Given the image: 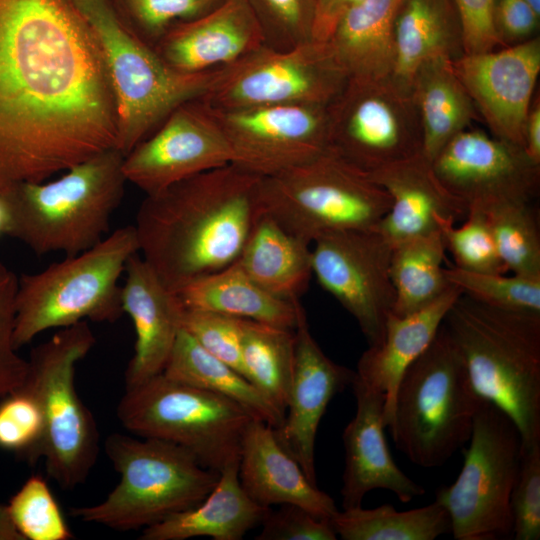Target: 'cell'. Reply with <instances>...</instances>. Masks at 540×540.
<instances>
[{
  "instance_id": "6da1fadb",
  "label": "cell",
  "mask_w": 540,
  "mask_h": 540,
  "mask_svg": "<svg viewBox=\"0 0 540 540\" xmlns=\"http://www.w3.org/2000/svg\"><path fill=\"white\" fill-rule=\"evenodd\" d=\"M102 52L73 0H0V194L116 148Z\"/></svg>"
},
{
  "instance_id": "7a4b0ae2",
  "label": "cell",
  "mask_w": 540,
  "mask_h": 540,
  "mask_svg": "<svg viewBox=\"0 0 540 540\" xmlns=\"http://www.w3.org/2000/svg\"><path fill=\"white\" fill-rule=\"evenodd\" d=\"M261 178L230 163L146 195L134 225L139 252L167 288L237 261L259 214Z\"/></svg>"
},
{
  "instance_id": "3957f363",
  "label": "cell",
  "mask_w": 540,
  "mask_h": 540,
  "mask_svg": "<svg viewBox=\"0 0 540 540\" xmlns=\"http://www.w3.org/2000/svg\"><path fill=\"white\" fill-rule=\"evenodd\" d=\"M443 325L478 395L513 420L522 447L540 442V313L495 308L462 294Z\"/></svg>"
},
{
  "instance_id": "277c9868",
  "label": "cell",
  "mask_w": 540,
  "mask_h": 540,
  "mask_svg": "<svg viewBox=\"0 0 540 540\" xmlns=\"http://www.w3.org/2000/svg\"><path fill=\"white\" fill-rule=\"evenodd\" d=\"M124 155L103 151L49 182H27L5 194L11 215L8 236L37 255L72 256L106 237L127 182Z\"/></svg>"
},
{
  "instance_id": "5b68a950",
  "label": "cell",
  "mask_w": 540,
  "mask_h": 540,
  "mask_svg": "<svg viewBox=\"0 0 540 540\" xmlns=\"http://www.w3.org/2000/svg\"><path fill=\"white\" fill-rule=\"evenodd\" d=\"M481 400L442 323L399 382L388 428L397 450L423 468L443 465L469 441Z\"/></svg>"
},
{
  "instance_id": "8992f818",
  "label": "cell",
  "mask_w": 540,
  "mask_h": 540,
  "mask_svg": "<svg viewBox=\"0 0 540 540\" xmlns=\"http://www.w3.org/2000/svg\"><path fill=\"white\" fill-rule=\"evenodd\" d=\"M104 449L119 483L103 501L71 514L114 530L144 529L198 505L220 476L187 449L158 438L113 433Z\"/></svg>"
},
{
  "instance_id": "52a82bcc",
  "label": "cell",
  "mask_w": 540,
  "mask_h": 540,
  "mask_svg": "<svg viewBox=\"0 0 540 540\" xmlns=\"http://www.w3.org/2000/svg\"><path fill=\"white\" fill-rule=\"evenodd\" d=\"M139 253L134 225L121 227L95 246L50 264L18 281L14 346L40 333L81 321L114 322L123 314L118 281L128 259Z\"/></svg>"
},
{
  "instance_id": "ba28073f",
  "label": "cell",
  "mask_w": 540,
  "mask_h": 540,
  "mask_svg": "<svg viewBox=\"0 0 540 540\" xmlns=\"http://www.w3.org/2000/svg\"><path fill=\"white\" fill-rule=\"evenodd\" d=\"M98 40L117 112L116 149L124 157L180 104L203 96L217 71L184 74L118 17L110 0H73Z\"/></svg>"
},
{
  "instance_id": "9c48e42d",
  "label": "cell",
  "mask_w": 540,
  "mask_h": 540,
  "mask_svg": "<svg viewBox=\"0 0 540 540\" xmlns=\"http://www.w3.org/2000/svg\"><path fill=\"white\" fill-rule=\"evenodd\" d=\"M259 213L312 244L336 231L375 228L391 199L370 173L332 148L278 174L262 177Z\"/></svg>"
},
{
  "instance_id": "30bf717a",
  "label": "cell",
  "mask_w": 540,
  "mask_h": 540,
  "mask_svg": "<svg viewBox=\"0 0 540 540\" xmlns=\"http://www.w3.org/2000/svg\"><path fill=\"white\" fill-rule=\"evenodd\" d=\"M95 342L86 320L61 328L32 350L22 385L42 411L41 458L47 474L66 490L84 483L99 450L96 422L75 386L76 365Z\"/></svg>"
},
{
  "instance_id": "8fae6325",
  "label": "cell",
  "mask_w": 540,
  "mask_h": 540,
  "mask_svg": "<svg viewBox=\"0 0 540 540\" xmlns=\"http://www.w3.org/2000/svg\"><path fill=\"white\" fill-rule=\"evenodd\" d=\"M117 417L131 433L177 444L219 473L239 461L245 433L255 419L224 396L162 373L126 388Z\"/></svg>"
},
{
  "instance_id": "7c38bea8",
  "label": "cell",
  "mask_w": 540,
  "mask_h": 540,
  "mask_svg": "<svg viewBox=\"0 0 540 540\" xmlns=\"http://www.w3.org/2000/svg\"><path fill=\"white\" fill-rule=\"evenodd\" d=\"M462 469L435 500L449 513L456 540L512 538L510 497L517 478L522 439L513 420L483 399L475 414Z\"/></svg>"
},
{
  "instance_id": "4fadbf2b",
  "label": "cell",
  "mask_w": 540,
  "mask_h": 540,
  "mask_svg": "<svg viewBox=\"0 0 540 540\" xmlns=\"http://www.w3.org/2000/svg\"><path fill=\"white\" fill-rule=\"evenodd\" d=\"M347 77L326 42L287 50L263 45L217 71L201 98L214 109L278 104H330Z\"/></svg>"
},
{
  "instance_id": "5bb4252c",
  "label": "cell",
  "mask_w": 540,
  "mask_h": 540,
  "mask_svg": "<svg viewBox=\"0 0 540 540\" xmlns=\"http://www.w3.org/2000/svg\"><path fill=\"white\" fill-rule=\"evenodd\" d=\"M329 147L372 173L422 153V128L412 92L391 77L348 80L328 105Z\"/></svg>"
},
{
  "instance_id": "9a60e30c",
  "label": "cell",
  "mask_w": 540,
  "mask_h": 540,
  "mask_svg": "<svg viewBox=\"0 0 540 540\" xmlns=\"http://www.w3.org/2000/svg\"><path fill=\"white\" fill-rule=\"evenodd\" d=\"M391 243L375 228L323 234L311 245L320 286L356 320L368 346H377L393 311Z\"/></svg>"
},
{
  "instance_id": "2e32d148",
  "label": "cell",
  "mask_w": 540,
  "mask_h": 540,
  "mask_svg": "<svg viewBox=\"0 0 540 540\" xmlns=\"http://www.w3.org/2000/svg\"><path fill=\"white\" fill-rule=\"evenodd\" d=\"M328 105L211 109L230 145L232 163L268 177L300 165L329 148Z\"/></svg>"
},
{
  "instance_id": "e0dca14e",
  "label": "cell",
  "mask_w": 540,
  "mask_h": 540,
  "mask_svg": "<svg viewBox=\"0 0 540 540\" xmlns=\"http://www.w3.org/2000/svg\"><path fill=\"white\" fill-rule=\"evenodd\" d=\"M233 155L211 107L201 98L177 106L123 160L127 182L146 195L232 163Z\"/></svg>"
},
{
  "instance_id": "ac0fdd59",
  "label": "cell",
  "mask_w": 540,
  "mask_h": 540,
  "mask_svg": "<svg viewBox=\"0 0 540 540\" xmlns=\"http://www.w3.org/2000/svg\"><path fill=\"white\" fill-rule=\"evenodd\" d=\"M445 189L467 209L531 202L539 186L540 165L525 151L483 131L465 129L431 161Z\"/></svg>"
},
{
  "instance_id": "d6986e66",
  "label": "cell",
  "mask_w": 540,
  "mask_h": 540,
  "mask_svg": "<svg viewBox=\"0 0 540 540\" xmlns=\"http://www.w3.org/2000/svg\"><path fill=\"white\" fill-rule=\"evenodd\" d=\"M454 71L493 136L525 147V129L540 72L537 37L501 50L463 54Z\"/></svg>"
},
{
  "instance_id": "ffe728a7",
  "label": "cell",
  "mask_w": 540,
  "mask_h": 540,
  "mask_svg": "<svg viewBox=\"0 0 540 540\" xmlns=\"http://www.w3.org/2000/svg\"><path fill=\"white\" fill-rule=\"evenodd\" d=\"M355 371L332 361L313 337L304 309L295 328L294 371L282 425L274 429L279 444L316 483L315 441L332 398L351 385Z\"/></svg>"
},
{
  "instance_id": "44dd1931",
  "label": "cell",
  "mask_w": 540,
  "mask_h": 540,
  "mask_svg": "<svg viewBox=\"0 0 540 540\" xmlns=\"http://www.w3.org/2000/svg\"><path fill=\"white\" fill-rule=\"evenodd\" d=\"M356 412L343 431L345 467L342 476L343 509L362 506L365 495L388 490L408 503L425 494V488L408 477L393 460L384 434L383 391L355 372L351 383Z\"/></svg>"
},
{
  "instance_id": "7402d4cb",
  "label": "cell",
  "mask_w": 540,
  "mask_h": 540,
  "mask_svg": "<svg viewBox=\"0 0 540 540\" xmlns=\"http://www.w3.org/2000/svg\"><path fill=\"white\" fill-rule=\"evenodd\" d=\"M263 45L248 0H223L206 14L171 27L153 49L175 71L199 74L227 67Z\"/></svg>"
},
{
  "instance_id": "603a6c76",
  "label": "cell",
  "mask_w": 540,
  "mask_h": 540,
  "mask_svg": "<svg viewBox=\"0 0 540 540\" xmlns=\"http://www.w3.org/2000/svg\"><path fill=\"white\" fill-rule=\"evenodd\" d=\"M124 271L122 310L136 333L134 355L125 372L129 388L163 372L182 329L185 308L138 253L128 259Z\"/></svg>"
},
{
  "instance_id": "cb8c5ba5",
  "label": "cell",
  "mask_w": 540,
  "mask_h": 540,
  "mask_svg": "<svg viewBox=\"0 0 540 540\" xmlns=\"http://www.w3.org/2000/svg\"><path fill=\"white\" fill-rule=\"evenodd\" d=\"M370 175L391 199L388 212L375 227L391 245L437 230L436 216L455 221L467 216L466 205L445 189L422 153Z\"/></svg>"
},
{
  "instance_id": "d4e9b609",
  "label": "cell",
  "mask_w": 540,
  "mask_h": 540,
  "mask_svg": "<svg viewBox=\"0 0 540 540\" xmlns=\"http://www.w3.org/2000/svg\"><path fill=\"white\" fill-rule=\"evenodd\" d=\"M239 479L245 492L267 508L293 504L330 519L338 511L331 496L312 483L279 444L274 428L258 419L251 421L242 442Z\"/></svg>"
},
{
  "instance_id": "484cf974",
  "label": "cell",
  "mask_w": 540,
  "mask_h": 540,
  "mask_svg": "<svg viewBox=\"0 0 540 540\" xmlns=\"http://www.w3.org/2000/svg\"><path fill=\"white\" fill-rule=\"evenodd\" d=\"M461 295V290L451 285L443 295L423 309L405 316L390 313L381 343L368 346L360 356L355 371L357 376L385 394L386 428L392 424L394 399L404 372L430 345L447 312Z\"/></svg>"
},
{
  "instance_id": "4316f807",
  "label": "cell",
  "mask_w": 540,
  "mask_h": 540,
  "mask_svg": "<svg viewBox=\"0 0 540 540\" xmlns=\"http://www.w3.org/2000/svg\"><path fill=\"white\" fill-rule=\"evenodd\" d=\"M269 511L245 492L239 479V461H234L221 470L218 482L203 501L144 528L140 539L186 540L206 536L214 540H240L260 525Z\"/></svg>"
},
{
  "instance_id": "83f0119b",
  "label": "cell",
  "mask_w": 540,
  "mask_h": 540,
  "mask_svg": "<svg viewBox=\"0 0 540 540\" xmlns=\"http://www.w3.org/2000/svg\"><path fill=\"white\" fill-rule=\"evenodd\" d=\"M402 0H362L335 23L326 42L347 80L391 77L394 25Z\"/></svg>"
},
{
  "instance_id": "f1b7e54d",
  "label": "cell",
  "mask_w": 540,
  "mask_h": 540,
  "mask_svg": "<svg viewBox=\"0 0 540 540\" xmlns=\"http://www.w3.org/2000/svg\"><path fill=\"white\" fill-rule=\"evenodd\" d=\"M464 54L461 25L452 0H402L394 25L391 78L411 91L417 70L426 62Z\"/></svg>"
},
{
  "instance_id": "f546056e",
  "label": "cell",
  "mask_w": 540,
  "mask_h": 540,
  "mask_svg": "<svg viewBox=\"0 0 540 540\" xmlns=\"http://www.w3.org/2000/svg\"><path fill=\"white\" fill-rule=\"evenodd\" d=\"M185 309L204 310L295 330L299 300L276 297L233 264L198 277L175 291Z\"/></svg>"
},
{
  "instance_id": "4dcf8cb0",
  "label": "cell",
  "mask_w": 540,
  "mask_h": 540,
  "mask_svg": "<svg viewBox=\"0 0 540 540\" xmlns=\"http://www.w3.org/2000/svg\"><path fill=\"white\" fill-rule=\"evenodd\" d=\"M311 245L259 213L237 263L270 294L297 301L313 276Z\"/></svg>"
},
{
  "instance_id": "1f68e13d",
  "label": "cell",
  "mask_w": 540,
  "mask_h": 540,
  "mask_svg": "<svg viewBox=\"0 0 540 540\" xmlns=\"http://www.w3.org/2000/svg\"><path fill=\"white\" fill-rule=\"evenodd\" d=\"M411 92L422 128V154L432 161L458 133L476 118L475 106L457 77L453 61L437 58L415 73Z\"/></svg>"
},
{
  "instance_id": "d6a6232c",
  "label": "cell",
  "mask_w": 540,
  "mask_h": 540,
  "mask_svg": "<svg viewBox=\"0 0 540 540\" xmlns=\"http://www.w3.org/2000/svg\"><path fill=\"white\" fill-rule=\"evenodd\" d=\"M166 377L224 396L252 417L278 428L285 414L233 367L203 349L183 328L162 372Z\"/></svg>"
},
{
  "instance_id": "836d02e7",
  "label": "cell",
  "mask_w": 540,
  "mask_h": 540,
  "mask_svg": "<svg viewBox=\"0 0 540 540\" xmlns=\"http://www.w3.org/2000/svg\"><path fill=\"white\" fill-rule=\"evenodd\" d=\"M446 247L439 229L392 245V313L405 316L432 304L451 286L445 276Z\"/></svg>"
},
{
  "instance_id": "e575fe53",
  "label": "cell",
  "mask_w": 540,
  "mask_h": 540,
  "mask_svg": "<svg viewBox=\"0 0 540 540\" xmlns=\"http://www.w3.org/2000/svg\"><path fill=\"white\" fill-rule=\"evenodd\" d=\"M331 522L343 540H434L451 532L449 513L436 500L402 512L390 504L338 510Z\"/></svg>"
},
{
  "instance_id": "d590c367",
  "label": "cell",
  "mask_w": 540,
  "mask_h": 540,
  "mask_svg": "<svg viewBox=\"0 0 540 540\" xmlns=\"http://www.w3.org/2000/svg\"><path fill=\"white\" fill-rule=\"evenodd\" d=\"M295 361V330L244 319V376L285 414Z\"/></svg>"
},
{
  "instance_id": "8d00e7d4",
  "label": "cell",
  "mask_w": 540,
  "mask_h": 540,
  "mask_svg": "<svg viewBox=\"0 0 540 540\" xmlns=\"http://www.w3.org/2000/svg\"><path fill=\"white\" fill-rule=\"evenodd\" d=\"M480 210L507 271L540 279V234L531 202H502Z\"/></svg>"
},
{
  "instance_id": "74e56055",
  "label": "cell",
  "mask_w": 540,
  "mask_h": 540,
  "mask_svg": "<svg viewBox=\"0 0 540 540\" xmlns=\"http://www.w3.org/2000/svg\"><path fill=\"white\" fill-rule=\"evenodd\" d=\"M448 282L462 294L485 305L512 311L540 313V279L512 274L466 271L454 265L446 268Z\"/></svg>"
},
{
  "instance_id": "f35d334b",
  "label": "cell",
  "mask_w": 540,
  "mask_h": 540,
  "mask_svg": "<svg viewBox=\"0 0 540 540\" xmlns=\"http://www.w3.org/2000/svg\"><path fill=\"white\" fill-rule=\"evenodd\" d=\"M6 506L24 540L74 538L51 489L39 475L29 477Z\"/></svg>"
},
{
  "instance_id": "ab89813d",
  "label": "cell",
  "mask_w": 540,
  "mask_h": 540,
  "mask_svg": "<svg viewBox=\"0 0 540 540\" xmlns=\"http://www.w3.org/2000/svg\"><path fill=\"white\" fill-rule=\"evenodd\" d=\"M455 222L452 218L436 216L437 227L455 267L472 272H508L482 210L471 208L461 225L457 226Z\"/></svg>"
},
{
  "instance_id": "60d3db41",
  "label": "cell",
  "mask_w": 540,
  "mask_h": 540,
  "mask_svg": "<svg viewBox=\"0 0 540 540\" xmlns=\"http://www.w3.org/2000/svg\"><path fill=\"white\" fill-rule=\"evenodd\" d=\"M223 0H110L121 21L154 46L174 25L196 19Z\"/></svg>"
},
{
  "instance_id": "b9f144b4",
  "label": "cell",
  "mask_w": 540,
  "mask_h": 540,
  "mask_svg": "<svg viewBox=\"0 0 540 540\" xmlns=\"http://www.w3.org/2000/svg\"><path fill=\"white\" fill-rule=\"evenodd\" d=\"M44 422L36 397L26 387L4 396L0 402V448L29 463L41 458Z\"/></svg>"
},
{
  "instance_id": "7bdbcfd3",
  "label": "cell",
  "mask_w": 540,
  "mask_h": 540,
  "mask_svg": "<svg viewBox=\"0 0 540 540\" xmlns=\"http://www.w3.org/2000/svg\"><path fill=\"white\" fill-rule=\"evenodd\" d=\"M265 45L287 50L313 40L315 0H248Z\"/></svg>"
},
{
  "instance_id": "ee69618b",
  "label": "cell",
  "mask_w": 540,
  "mask_h": 540,
  "mask_svg": "<svg viewBox=\"0 0 540 540\" xmlns=\"http://www.w3.org/2000/svg\"><path fill=\"white\" fill-rule=\"evenodd\" d=\"M244 319L221 313L185 309L182 328L208 353L244 376L242 337Z\"/></svg>"
},
{
  "instance_id": "f6af8a7d",
  "label": "cell",
  "mask_w": 540,
  "mask_h": 540,
  "mask_svg": "<svg viewBox=\"0 0 540 540\" xmlns=\"http://www.w3.org/2000/svg\"><path fill=\"white\" fill-rule=\"evenodd\" d=\"M512 538L540 539V442L522 447L520 466L510 497Z\"/></svg>"
},
{
  "instance_id": "bcb514c9",
  "label": "cell",
  "mask_w": 540,
  "mask_h": 540,
  "mask_svg": "<svg viewBox=\"0 0 540 540\" xmlns=\"http://www.w3.org/2000/svg\"><path fill=\"white\" fill-rule=\"evenodd\" d=\"M18 281L0 261V396L20 388L28 372V361L18 354L13 341Z\"/></svg>"
},
{
  "instance_id": "7dc6e473",
  "label": "cell",
  "mask_w": 540,
  "mask_h": 540,
  "mask_svg": "<svg viewBox=\"0 0 540 540\" xmlns=\"http://www.w3.org/2000/svg\"><path fill=\"white\" fill-rule=\"evenodd\" d=\"M267 514L256 540H336L330 518L315 516L293 504H283Z\"/></svg>"
},
{
  "instance_id": "c3c4849f",
  "label": "cell",
  "mask_w": 540,
  "mask_h": 540,
  "mask_svg": "<svg viewBox=\"0 0 540 540\" xmlns=\"http://www.w3.org/2000/svg\"><path fill=\"white\" fill-rule=\"evenodd\" d=\"M457 11L464 54L483 53L502 45L494 25L495 0H452Z\"/></svg>"
},
{
  "instance_id": "681fc988",
  "label": "cell",
  "mask_w": 540,
  "mask_h": 540,
  "mask_svg": "<svg viewBox=\"0 0 540 540\" xmlns=\"http://www.w3.org/2000/svg\"><path fill=\"white\" fill-rule=\"evenodd\" d=\"M539 16L526 0H495L494 25L501 44L527 40L537 29Z\"/></svg>"
},
{
  "instance_id": "f907efd6",
  "label": "cell",
  "mask_w": 540,
  "mask_h": 540,
  "mask_svg": "<svg viewBox=\"0 0 540 540\" xmlns=\"http://www.w3.org/2000/svg\"><path fill=\"white\" fill-rule=\"evenodd\" d=\"M362 0H315L313 40L324 42L339 17Z\"/></svg>"
},
{
  "instance_id": "816d5d0a",
  "label": "cell",
  "mask_w": 540,
  "mask_h": 540,
  "mask_svg": "<svg viewBox=\"0 0 540 540\" xmlns=\"http://www.w3.org/2000/svg\"><path fill=\"white\" fill-rule=\"evenodd\" d=\"M524 151L528 158L540 165V105L539 99L530 107L525 129Z\"/></svg>"
},
{
  "instance_id": "f5cc1de1",
  "label": "cell",
  "mask_w": 540,
  "mask_h": 540,
  "mask_svg": "<svg viewBox=\"0 0 540 540\" xmlns=\"http://www.w3.org/2000/svg\"><path fill=\"white\" fill-rule=\"evenodd\" d=\"M0 540H24L13 524L7 506L2 503H0Z\"/></svg>"
},
{
  "instance_id": "db71d44e",
  "label": "cell",
  "mask_w": 540,
  "mask_h": 540,
  "mask_svg": "<svg viewBox=\"0 0 540 540\" xmlns=\"http://www.w3.org/2000/svg\"><path fill=\"white\" fill-rule=\"evenodd\" d=\"M11 222L10 208L5 195L0 194V237L8 235Z\"/></svg>"
},
{
  "instance_id": "11a10c76",
  "label": "cell",
  "mask_w": 540,
  "mask_h": 540,
  "mask_svg": "<svg viewBox=\"0 0 540 540\" xmlns=\"http://www.w3.org/2000/svg\"><path fill=\"white\" fill-rule=\"evenodd\" d=\"M526 1L533 7V9L538 14H540V0H526Z\"/></svg>"
}]
</instances>
